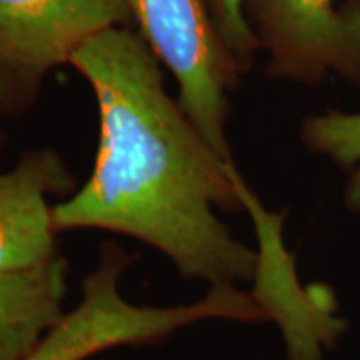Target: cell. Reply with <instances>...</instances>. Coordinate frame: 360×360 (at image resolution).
Wrapping results in <instances>:
<instances>
[{
	"label": "cell",
	"mask_w": 360,
	"mask_h": 360,
	"mask_svg": "<svg viewBox=\"0 0 360 360\" xmlns=\"http://www.w3.org/2000/svg\"><path fill=\"white\" fill-rule=\"evenodd\" d=\"M69 64L98 107L90 179L52 209L57 233L101 229L154 247L179 274L210 287L257 276L260 257L233 237L217 210H242L236 165L205 142L167 96L160 60L142 35L117 27L84 42Z\"/></svg>",
	"instance_id": "obj_1"
},
{
	"label": "cell",
	"mask_w": 360,
	"mask_h": 360,
	"mask_svg": "<svg viewBox=\"0 0 360 360\" xmlns=\"http://www.w3.org/2000/svg\"><path fill=\"white\" fill-rule=\"evenodd\" d=\"M139 34L179 85V105L205 142L232 162L229 92L244 74L220 37L207 0H129Z\"/></svg>",
	"instance_id": "obj_2"
},
{
	"label": "cell",
	"mask_w": 360,
	"mask_h": 360,
	"mask_svg": "<svg viewBox=\"0 0 360 360\" xmlns=\"http://www.w3.org/2000/svg\"><path fill=\"white\" fill-rule=\"evenodd\" d=\"M132 24L129 0H0V115L29 109L49 72L94 35Z\"/></svg>",
	"instance_id": "obj_3"
},
{
	"label": "cell",
	"mask_w": 360,
	"mask_h": 360,
	"mask_svg": "<svg viewBox=\"0 0 360 360\" xmlns=\"http://www.w3.org/2000/svg\"><path fill=\"white\" fill-rule=\"evenodd\" d=\"M244 13L270 77L360 82V0H244Z\"/></svg>",
	"instance_id": "obj_4"
},
{
	"label": "cell",
	"mask_w": 360,
	"mask_h": 360,
	"mask_svg": "<svg viewBox=\"0 0 360 360\" xmlns=\"http://www.w3.org/2000/svg\"><path fill=\"white\" fill-rule=\"evenodd\" d=\"M75 191L77 180L51 148L27 150L15 167L0 172V272L37 267L60 254L51 197Z\"/></svg>",
	"instance_id": "obj_5"
},
{
	"label": "cell",
	"mask_w": 360,
	"mask_h": 360,
	"mask_svg": "<svg viewBox=\"0 0 360 360\" xmlns=\"http://www.w3.org/2000/svg\"><path fill=\"white\" fill-rule=\"evenodd\" d=\"M69 262L0 272V360H24L65 314Z\"/></svg>",
	"instance_id": "obj_6"
},
{
	"label": "cell",
	"mask_w": 360,
	"mask_h": 360,
	"mask_svg": "<svg viewBox=\"0 0 360 360\" xmlns=\"http://www.w3.org/2000/svg\"><path fill=\"white\" fill-rule=\"evenodd\" d=\"M300 135L309 150L349 172L345 204L360 212V112L327 110L310 115Z\"/></svg>",
	"instance_id": "obj_7"
},
{
	"label": "cell",
	"mask_w": 360,
	"mask_h": 360,
	"mask_svg": "<svg viewBox=\"0 0 360 360\" xmlns=\"http://www.w3.org/2000/svg\"><path fill=\"white\" fill-rule=\"evenodd\" d=\"M207 6L220 37L231 49L242 70L247 72L254 65L259 42L245 19L244 0H207Z\"/></svg>",
	"instance_id": "obj_8"
},
{
	"label": "cell",
	"mask_w": 360,
	"mask_h": 360,
	"mask_svg": "<svg viewBox=\"0 0 360 360\" xmlns=\"http://www.w3.org/2000/svg\"><path fill=\"white\" fill-rule=\"evenodd\" d=\"M6 142H7L6 134H4V132H2V129H0V150H2L4 146H6Z\"/></svg>",
	"instance_id": "obj_9"
}]
</instances>
